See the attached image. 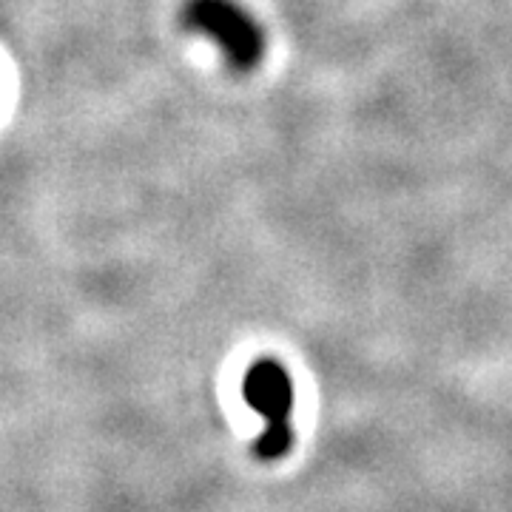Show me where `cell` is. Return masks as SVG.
Segmentation results:
<instances>
[{
    "mask_svg": "<svg viewBox=\"0 0 512 512\" xmlns=\"http://www.w3.org/2000/svg\"><path fill=\"white\" fill-rule=\"evenodd\" d=\"M245 402L265 419V424L291 421L293 384L288 370L271 359L256 362L245 376Z\"/></svg>",
    "mask_w": 512,
    "mask_h": 512,
    "instance_id": "7a4b0ae2",
    "label": "cell"
},
{
    "mask_svg": "<svg viewBox=\"0 0 512 512\" xmlns=\"http://www.w3.org/2000/svg\"><path fill=\"white\" fill-rule=\"evenodd\" d=\"M293 444V430L291 421H271L265 424V430L259 433V439L254 444V453L265 461H274V458H282Z\"/></svg>",
    "mask_w": 512,
    "mask_h": 512,
    "instance_id": "3957f363",
    "label": "cell"
},
{
    "mask_svg": "<svg viewBox=\"0 0 512 512\" xmlns=\"http://www.w3.org/2000/svg\"><path fill=\"white\" fill-rule=\"evenodd\" d=\"M183 23L191 32L211 37L237 72L254 69L265 55L262 29L234 0H188Z\"/></svg>",
    "mask_w": 512,
    "mask_h": 512,
    "instance_id": "6da1fadb",
    "label": "cell"
}]
</instances>
